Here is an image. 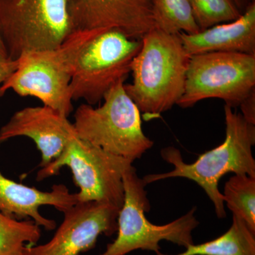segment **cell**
Here are the masks:
<instances>
[{
  "mask_svg": "<svg viewBox=\"0 0 255 255\" xmlns=\"http://www.w3.org/2000/svg\"><path fill=\"white\" fill-rule=\"evenodd\" d=\"M119 81L105 94L98 108L82 104L75 111L77 136L110 153L134 162L154 142L142 131L140 112Z\"/></svg>",
  "mask_w": 255,
  "mask_h": 255,
  "instance_id": "277c9868",
  "label": "cell"
},
{
  "mask_svg": "<svg viewBox=\"0 0 255 255\" xmlns=\"http://www.w3.org/2000/svg\"><path fill=\"white\" fill-rule=\"evenodd\" d=\"M74 135L68 117L47 106L28 107L13 114L0 128V143L16 137H28L41 152L39 167H44L63 152Z\"/></svg>",
  "mask_w": 255,
  "mask_h": 255,
  "instance_id": "7c38bea8",
  "label": "cell"
},
{
  "mask_svg": "<svg viewBox=\"0 0 255 255\" xmlns=\"http://www.w3.org/2000/svg\"><path fill=\"white\" fill-rule=\"evenodd\" d=\"M142 40L116 29H104L84 46L75 60L70 91L73 100L95 105L119 81L130 73Z\"/></svg>",
  "mask_w": 255,
  "mask_h": 255,
  "instance_id": "ba28073f",
  "label": "cell"
},
{
  "mask_svg": "<svg viewBox=\"0 0 255 255\" xmlns=\"http://www.w3.org/2000/svg\"><path fill=\"white\" fill-rule=\"evenodd\" d=\"M123 182L124 201L118 216V236L100 255H126L137 250L156 253L160 250L159 243L162 241L184 248L194 244L192 232L199 225L194 216L196 207L167 224H152L145 215L150 210L147 184L137 176L133 166L126 171Z\"/></svg>",
  "mask_w": 255,
  "mask_h": 255,
  "instance_id": "8992f818",
  "label": "cell"
},
{
  "mask_svg": "<svg viewBox=\"0 0 255 255\" xmlns=\"http://www.w3.org/2000/svg\"><path fill=\"white\" fill-rule=\"evenodd\" d=\"M102 30L77 31L58 48L21 55L14 73L0 85V97L12 90L21 97H36L43 105L68 117L73 111L70 82L75 60Z\"/></svg>",
  "mask_w": 255,
  "mask_h": 255,
  "instance_id": "3957f363",
  "label": "cell"
},
{
  "mask_svg": "<svg viewBox=\"0 0 255 255\" xmlns=\"http://www.w3.org/2000/svg\"><path fill=\"white\" fill-rule=\"evenodd\" d=\"M226 139L223 143L199 156L194 163L183 160L180 151L174 147L161 150L162 158L174 166V169L162 174H148L142 178L146 184L169 178L183 177L194 181L206 193L220 219L226 217L223 194L219 184L228 172L255 177V159L253 146L255 143V125L247 122L241 113L225 105Z\"/></svg>",
  "mask_w": 255,
  "mask_h": 255,
  "instance_id": "6da1fadb",
  "label": "cell"
},
{
  "mask_svg": "<svg viewBox=\"0 0 255 255\" xmlns=\"http://www.w3.org/2000/svg\"><path fill=\"white\" fill-rule=\"evenodd\" d=\"M233 1L236 3V6H238V9L243 14L245 10L249 6V4H251L253 0H233Z\"/></svg>",
  "mask_w": 255,
  "mask_h": 255,
  "instance_id": "7402d4cb",
  "label": "cell"
},
{
  "mask_svg": "<svg viewBox=\"0 0 255 255\" xmlns=\"http://www.w3.org/2000/svg\"><path fill=\"white\" fill-rule=\"evenodd\" d=\"M17 65V60H0V85L14 73Z\"/></svg>",
  "mask_w": 255,
  "mask_h": 255,
  "instance_id": "44dd1931",
  "label": "cell"
},
{
  "mask_svg": "<svg viewBox=\"0 0 255 255\" xmlns=\"http://www.w3.org/2000/svg\"><path fill=\"white\" fill-rule=\"evenodd\" d=\"M132 163L74 135L60 155L38 171L36 180L53 177L68 167L80 189L76 193L78 203L101 201L121 209L124 201V174Z\"/></svg>",
  "mask_w": 255,
  "mask_h": 255,
  "instance_id": "52a82bcc",
  "label": "cell"
},
{
  "mask_svg": "<svg viewBox=\"0 0 255 255\" xmlns=\"http://www.w3.org/2000/svg\"><path fill=\"white\" fill-rule=\"evenodd\" d=\"M154 28L169 34L200 31L189 0H152Z\"/></svg>",
  "mask_w": 255,
  "mask_h": 255,
  "instance_id": "2e32d148",
  "label": "cell"
},
{
  "mask_svg": "<svg viewBox=\"0 0 255 255\" xmlns=\"http://www.w3.org/2000/svg\"><path fill=\"white\" fill-rule=\"evenodd\" d=\"M186 251L174 255H255V233L245 221L233 214V223L227 232L213 241L189 245ZM157 255H164L160 252Z\"/></svg>",
  "mask_w": 255,
  "mask_h": 255,
  "instance_id": "9a60e30c",
  "label": "cell"
},
{
  "mask_svg": "<svg viewBox=\"0 0 255 255\" xmlns=\"http://www.w3.org/2000/svg\"><path fill=\"white\" fill-rule=\"evenodd\" d=\"M76 31L116 29L141 40L154 28L152 0H72Z\"/></svg>",
  "mask_w": 255,
  "mask_h": 255,
  "instance_id": "8fae6325",
  "label": "cell"
},
{
  "mask_svg": "<svg viewBox=\"0 0 255 255\" xmlns=\"http://www.w3.org/2000/svg\"><path fill=\"white\" fill-rule=\"evenodd\" d=\"M255 91L242 102L240 105L242 115L247 122L255 125Z\"/></svg>",
  "mask_w": 255,
  "mask_h": 255,
  "instance_id": "ffe728a7",
  "label": "cell"
},
{
  "mask_svg": "<svg viewBox=\"0 0 255 255\" xmlns=\"http://www.w3.org/2000/svg\"><path fill=\"white\" fill-rule=\"evenodd\" d=\"M255 91V55L210 52L189 58L184 93L177 105L189 108L199 101L217 98L240 107Z\"/></svg>",
  "mask_w": 255,
  "mask_h": 255,
  "instance_id": "9c48e42d",
  "label": "cell"
},
{
  "mask_svg": "<svg viewBox=\"0 0 255 255\" xmlns=\"http://www.w3.org/2000/svg\"><path fill=\"white\" fill-rule=\"evenodd\" d=\"M7 59H9V56H8L7 51H6L4 42H3L1 34H0V60Z\"/></svg>",
  "mask_w": 255,
  "mask_h": 255,
  "instance_id": "603a6c76",
  "label": "cell"
},
{
  "mask_svg": "<svg viewBox=\"0 0 255 255\" xmlns=\"http://www.w3.org/2000/svg\"><path fill=\"white\" fill-rule=\"evenodd\" d=\"M200 30L237 19L242 14L233 0H189Z\"/></svg>",
  "mask_w": 255,
  "mask_h": 255,
  "instance_id": "d6986e66",
  "label": "cell"
},
{
  "mask_svg": "<svg viewBox=\"0 0 255 255\" xmlns=\"http://www.w3.org/2000/svg\"><path fill=\"white\" fill-rule=\"evenodd\" d=\"M72 0H0V34L10 60L54 49L77 31Z\"/></svg>",
  "mask_w": 255,
  "mask_h": 255,
  "instance_id": "5b68a950",
  "label": "cell"
},
{
  "mask_svg": "<svg viewBox=\"0 0 255 255\" xmlns=\"http://www.w3.org/2000/svg\"><path fill=\"white\" fill-rule=\"evenodd\" d=\"M224 203L255 233V177L236 174L225 184Z\"/></svg>",
  "mask_w": 255,
  "mask_h": 255,
  "instance_id": "ac0fdd59",
  "label": "cell"
},
{
  "mask_svg": "<svg viewBox=\"0 0 255 255\" xmlns=\"http://www.w3.org/2000/svg\"><path fill=\"white\" fill-rule=\"evenodd\" d=\"M78 203L76 194H71L64 184H55L51 191H42L8 179L0 171V211L9 217L17 220L31 218L40 227L52 231L56 223L43 217L39 208L51 206L64 213Z\"/></svg>",
  "mask_w": 255,
  "mask_h": 255,
  "instance_id": "4fadbf2b",
  "label": "cell"
},
{
  "mask_svg": "<svg viewBox=\"0 0 255 255\" xmlns=\"http://www.w3.org/2000/svg\"><path fill=\"white\" fill-rule=\"evenodd\" d=\"M132 62V82L126 92L149 119L177 105L184 93L189 56L178 34L153 28L142 38Z\"/></svg>",
  "mask_w": 255,
  "mask_h": 255,
  "instance_id": "7a4b0ae2",
  "label": "cell"
},
{
  "mask_svg": "<svg viewBox=\"0 0 255 255\" xmlns=\"http://www.w3.org/2000/svg\"><path fill=\"white\" fill-rule=\"evenodd\" d=\"M41 236L40 226L30 221L9 217L0 211V255H24L27 246H36Z\"/></svg>",
  "mask_w": 255,
  "mask_h": 255,
  "instance_id": "e0dca14e",
  "label": "cell"
},
{
  "mask_svg": "<svg viewBox=\"0 0 255 255\" xmlns=\"http://www.w3.org/2000/svg\"><path fill=\"white\" fill-rule=\"evenodd\" d=\"M120 209L109 203H78L64 214L63 222L48 243L27 246L24 255H80L93 249L100 235L118 231Z\"/></svg>",
  "mask_w": 255,
  "mask_h": 255,
  "instance_id": "30bf717a",
  "label": "cell"
},
{
  "mask_svg": "<svg viewBox=\"0 0 255 255\" xmlns=\"http://www.w3.org/2000/svg\"><path fill=\"white\" fill-rule=\"evenodd\" d=\"M189 56L210 52L255 55V0L234 21L219 23L196 33H178Z\"/></svg>",
  "mask_w": 255,
  "mask_h": 255,
  "instance_id": "5bb4252c",
  "label": "cell"
}]
</instances>
